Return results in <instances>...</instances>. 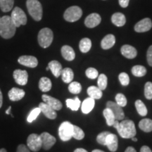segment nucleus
<instances>
[{
  "label": "nucleus",
  "instance_id": "17",
  "mask_svg": "<svg viewBox=\"0 0 152 152\" xmlns=\"http://www.w3.org/2000/svg\"><path fill=\"white\" fill-rule=\"evenodd\" d=\"M39 108L40 109L42 113L47 118L54 120L56 118L57 114L56 111H55L54 109H53L52 107H50V106L47 105V104H45V102L39 104Z\"/></svg>",
  "mask_w": 152,
  "mask_h": 152
},
{
  "label": "nucleus",
  "instance_id": "9",
  "mask_svg": "<svg viewBox=\"0 0 152 152\" xmlns=\"http://www.w3.org/2000/svg\"><path fill=\"white\" fill-rule=\"evenodd\" d=\"M42 142V147L45 150H49L56 143V140L48 132H42L39 135Z\"/></svg>",
  "mask_w": 152,
  "mask_h": 152
},
{
  "label": "nucleus",
  "instance_id": "40",
  "mask_svg": "<svg viewBox=\"0 0 152 152\" xmlns=\"http://www.w3.org/2000/svg\"><path fill=\"white\" fill-rule=\"evenodd\" d=\"M115 102L116 104H118L121 107H124L127 105V99L124 94L119 93L115 96Z\"/></svg>",
  "mask_w": 152,
  "mask_h": 152
},
{
  "label": "nucleus",
  "instance_id": "33",
  "mask_svg": "<svg viewBox=\"0 0 152 152\" xmlns=\"http://www.w3.org/2000/svg\"><path fill=\"white\" fill-rule=\"evenodd\" d=\"M132 73L136 77H143L147 73V69L143 66L137 65L132 67Z\"/></svg>",
  "mask_w": 152,
  "mask_h": 152
},
{
  "label": "nucleus",
  "instance_id": "19",
  "mask_svg": "<svg viewBox=\"0 0 152 152\" xmlns=\"http://www.w3.org/2000/svg\"><path fill=\"white\" fill-rule=\"evenodd\" d=\"M25 91L21 89L16 88V87H13L8 93L9 98L11 101L13 102H17L22 99L25 96Z\"/></svg>",
  "mask_w": 152,
  "mask_h": 152
},
{
  "label": "nucleus",
  "instance_id": "8",
  "mask_svg": "<svg viewBox=\"0 0 152 152\" xmlns=\"http://www.w3.org/2000/svg\"><path fill=\"white\" fill-rule=\"evenodd\" d=\"M28 149L33 151H38L42 148V142L39 135L37 134H31L27 139Z\"/></svg>",
  "mask_w": 152,
  "mask_h": 152
},
{
  "label": "nucleus",
  "instance_id": "14",
  "mask_svg": "<svg viewBox=\"0 0 152 152\" xmlns=\"http://www.w3.org/2000/svg\"><path fill=\"white\" fill-rule=\"evenodd\" d=\"M18 61L21 65L29 68H35L38 65L37 58L33 56H21L18 58Z\"/></svg>",
  "mask_w": 152,
  "mask_h": 152
},
{
  "label": "nucleus",
  "instance_id": "2",
  "mask_svg": "<svg viewBox=\"0 0 152 152\" xmlns=\"http://www.w3.org/2000/svg\"><path fill=\"white\" fill-rule=\"evenodd\" d=\"M120 136L124 139H130L136 135V128L134 123L130 120H124L119 123L116 129Z\"/></svg>",
  "mask_w": 152,
  "mask_h": 152
},
{
  "label": "nucleus",
  "instance_id": "27",
  "mask_svg": "<svg viewBox=\"0 0 152 152\" xmlns=\"http://www.w3.org/2000/svg\"><path fill=\"white\" fill-rule=\"evenodd\" d=\"M87 94L90 97L94 99H99L102 96V90H101L98 87L90 86L87 88Z\"/></svg>",
  "mask_w": 152,
  "mask_h": 152
},
{
  "label": "nucleus",
  "instance_id": "29",
  "mask_svg": "<svg viewBox=\"0 0 152 152\" xmlns=\"http://www.w3.org/2000/svg\"><path fill=\"white\" fill-rule=\"evenodd\" d=\"M103 115L104 118H106V124L109 125V126H112L113 124L114 121L116 120L115 119V115H114L113 111H112L109 108L106 107V109L104 110Z\"/></svg>",
  "mask_w": 152,
  "mask_h": 152
},
{
  "label": "nucleus",
  "instance_id": "22",
  "mask_svg": "<svg viewBox=\"0 0 152 152\" xmlns=\"http://www.w3.org/2000/svg\"><path fill=\"white\" fill-rule=\"evenodd\" d=\"M94 104H95V102L94 99L91 97L87 98L86 99H85L83 101V103H82V106H81L82 112L85 114L89 113L90 112L92 111L93 109H94Z\"/></svg>",
  "mask_w": 152,
  "mask_h": 152
},
{
  "label": "nucleus",
  "instance_id": "54",
  "mask_svg": "<svg viewBox=\"0 0 152 152\" xmlns=\"http://www.w3.org/2000/svg\"><path fill=\"white\" fill-rule=\"evenodd\" d=\"M131 139H132V141H134V142H137V139L136 137H133L131 138Z\"/></svg>",
  "mask_w": 152,
  "mask_h": 152
},
{
  "label": "nucleus",
  "instance_id": "6",
  "mask_svg": "<svg viewBox=\"0 0 152 152\" xmlns=\"http://www.w3.org/2000/svg\"><path fill=\"white\" fill-rule=\"evenodd\" d=\"M83 15V11L77 6H73L67 9L64 13V18L66 21L75 22L78 20Z\"/></svg>",
  "mask_w": 152,
  "mask_h": 152
},
{
  "label": "nucleus",
  "instance_id": "12",
  "mask_svg": "<svg viewBox=\"0 0 152 152\" xmlns=\"http://www.w3.org/2000/svg\"><path fill=\"white\" fill-rule=\"evenodd\" d=\"M151 20L149 18H146L137 23V24L134 26V30L137 33H145L151 30Z\"/></svg>",
  "mask_w": 152,
  "mask_h": 152
},
{
  "label": "nucleus",
  "instance_id": "42",
  "mask_svg": "<svg viewBox=\"0 0 152 152\" xmlns=\"http://www.w3.org/2000/svg\"><path fill=\"white\" fill-rule=\"evenodd\" d=\"M110 133L111 132H108V131L99 133L96 137V141H97L98 143L102 144V145L106 146V139L107 137L108 134H110Z\"/></svg>",
  "mask_w": 152,
  "mask_h": 152
},
{
  "label": "nucleus",
  "instance_id": "20",
  "mask_svg": "<svg viewBox=\"0 0 152 152\" xmlns=\"http://www.w3.org/2000/svg\"><path fill=\"white\" fill-rule=\"evenodd\" d=\"M115 43V37L113 35L109 34L103 38L101 42V47L103 49H109L113 47Z\"/></svg>",
  "mask_w": 152,
  "mask_h": 152
},
{
  "label": "nucleus",
  "instance_id": "30",
  "mask_svg": "<svg viewBox=\"0 0 152 152\" xmlns=\"http://www.w3.org/2000/svg\"><path fill=\"white\" fill-rule=\"evenodd\" d=\"M66 103L67 107L71 109L72 111H77L79 109L80 106V101L77 96H76L73 99H68L66 101Z\"/></svg>",
  "mask_w": 152,
  "mask_h": 152
},
{
  "label": "nucleus",
  "instance_id": "35",
  "mask_svg": "<svg viewBox=\"0 0 152 152\" xmlns=\"http://www.w3.org/2000/svg\"><path fill=\"white\" fill-rule=\"evenodd\" d=\"M107 77L104 74H101L98 76V80H97V85L98 87L101 90H104L107 87Z\"/></svg>",
  "mask_w": 152,
  "mask_h": 152
},
{
  "label": "nucleus",
  "instance_id": "53",
  "mask_svg": "<svg viewBox=\"0 0 152 152\" xmlns=\"http://www.w3.org/2000/svg\"><path fill=\"white\" fill-rule=\"evenodd\" d=\"M92 152H104V151H102V150H99V149H94V150H93Z\"/></svg>",
  "mask_w": 152,
  "mask_h": 152
},
{
  "label": "nucleus",
  "instance_id": "55",
  "mask_svg": "<svg viewBox=\"0 0 152 152\" xmlns=\"http://www.w3.org/2000/svg\"><path fill=\"white\" fill-rule=\"evenodd\" d=\"M0 152H7V151L5 149H0Z\"/></svg>",
  "mask_w": 152,
  "mask_h": 152
},
{
  "label": "nucleus",
  "instance_id": "31",
  "mask_svg": "<svg viewBox=\"0 0 152 152\" xmlns=\"http://www.w3.org/2000/svg\"><path fill=\"white\" fill-rule=\"evenodd\" d=\"M80 50L83 53H87L92 47V42L89 38H83L80 42Z\"/></svg>",
  "mask_w": 152,
  "mask_h": 152
},
{
  "label": "nucleus",
  "instance_id": "43",
  "mask_svg": "<svg viewBox=\"0 0 152 152\" xmlns=\"http://www.w3.org/2000/svg\"><path fill=\"white\" fill-rule=\"evenodd\" d=\"M118 78H119L120 83H121V84L123 86H127V85H128L129 83H130V77H129V76L127 73H120Z\"/></svg>",
  "mask_w": 152,
  "mask_h": 152
},
{
  "label": "nucleus",
  "instance_id": "11",
  "mask_svg": "<svg viewBox=\"0 0 152 152\" xmlns=\"http://www.w3.org/2000/svg\"><path fill=\"white\" fill-rule=\"evenodd\" d=\"M13 76L15 80V82L19 85H26L28 83V74L27 71L24 70L17 69L14 71Z\"/></svg>",
  "mask_w": 152,
  "mask_h": 152
},
{
  "label": "nucleus",
  "instance_id": "34",
  "mask_svg": "<svg viewBox=\"0 0 152 152\" xmlns=\"http://www.w3.org/2000/svg\"><path fill=\"white\" fill-rule=\"evenodd\" d=\"M135 107L138 113L141 116H145L147 114V109L144 104L142 102L141 100H137L135 102Z\"/></svg>",
  "mask_w": 152,
  "mask_h": 152
},
{
  "label": "nucleus",
  "instance_id": "13",
  "mask_svg": "<svg viewBox=\"0 0 152 152\" xmlns=\"http://www.w3.org/2000/svg\"><path fill=\"white\" fill-rule=\"evenodd\" d=\"M42 99L43 102L45 104H47L50 107H52L55 111H59V110L62 109L63 105L61 102L58 99H55L47 94H43L42 96Z\"/></svg>",
  "mask_w": 152,
  "mask_h": 152
},
{
  "label": "nucleus",
  "instance_id": "49",
  "mask_svg": "<svg viewBox=\"0 0 152 152\" xmlns=\"http://www.w3.org/2000/svg\"><path fill=\"white\" fill-rule=\"evenodd\" d=\"M118 125H119V121H118V120H115V121H114L113 124V125H112V126H113L114 128L117 129L118 127Z\"/></svg>",
  "mask_w": 152,
  "mask_h": 152
},
{
  "label": "nucleus",
  "instance_id": "24",
  "mask_svg": "<svg viewBox=\"0 0 152 152\" xmlns=\"http://www.w3.org/2000/svg\"><path fill=\"white\" fill-rule=\"evenodd\" d=\"M111 21L118 27H122L126 23V18L122 13H115L111 17Z\"/></svg>",
  "mask_w": 152,
  "mask_h": 152
},
{
  "label": "nucleus",
  "instance_id": "26",
  "mask_svg": "<svg viewBox=\"0 0 152 152\" xmlns=\"http://www.w3.org/2000/svg\"><path fill=\"white\" fill-rule=\"evenodd\" d=\"M52 82H51V80L48 78V77H42L40 80H39V88L42 92H49V91L52 89Z\"/></svg>",
  "mask_w": 152,
  "mask_h": 152
},
{
  "label": "nucleus",
  "instance_id": "3",
  "mask_svg": "<svg viewBox=\"0 0 152 152\" xmlns=\"http://www.w3.org/2000/svg\"><path fill=\"white\" fill-rule=\"evenodd\" d=\"M26 6L30 16L36 21H39L42 18V7L38 0H27Z\"/></svg>",
  "mask_w": 152,
  "mask_h": 152
},
{
  "label": "nucleus",
  "instance_id": "10",
  "mask_svg": "<svg viewBox=\"0 0 152 152\" xmlns=\"http://www.w3.org/2000/svg\"><path fill=\"white\" fill-rule=\"evenodd\" d=\"M106 107L109 108V109L113 111L114 115H115V119L118 120V121L124 119V111H123L122 107L120 106L118 104H117L116 102L115 103V102L109 101V102H108L107 103H106Z\"/></svg>",
  "mask_w": 152,
  "mask_h": 152
},
{
  "label": "nucleus",
  "instance_id": "16",
  "mask_svg": "<svg viewBox=\"0 0 152 152\" xmlns=\"http://www.w3.org/2000/svg\"><path fill=\"white\" fill-rule=\"evenodd\" d=\"M106 146L109 149V151L112 152L116 151L118 146V137L115 134H112V133L108 134L107 137L106 139Z\"/></svg>",
  "mask_w": 152,
  "mask_h": 152
},
{
  "label": "nucleus",
  "instance_id": "21",
  "mask_svg": "<svg viewBox=\"0 0 152 152\" xmlns=\"http://www.w3.org/2000/svg\"><path fill=\"white\" fill-rule=\"evenodd\" d=\"M61 54L62 56L68 61H71L74 60L75 57V53L74 52L73 49L71 47L68 45H64L61 48Z\"/></svg>",
  "mask_w": 152,
  "mask_h": 152
},
{
  "label": "nucleus",
  "instance_id": "36",
  "mask_svg": "<svg viewBox=\"0 0 152 152\" xmlns=\"http://www.w3.org/2000/svg\"><path fill=\"white\" fill-rule=\"evenodd\" d=\"M68 90L72 94H79L82 90V86L77 82H71V83H70L69 86H68Z\"/></svg>",
  "mask_w": 152,
  "mask_h": 152
},
{
  "label": "nucleus",
  "instance_id": "7",
  "mask_svg": "<svg viewBox=\"0 0 152 152\" xmlns=\"http://www.w3.org/2000/svg\"><path fill=\"white\" fill-rule=\"evenodd\" d=\"M11 20H13L16 28L20 27V26H24L27 23V16L25 12L19 7H15L11 12Z\"/></svg>",
  "mask_w": 152,
  "mask_h": 152
},
{
  "label": "nucleus",
  "instance_id": "44",
  "mask_svg": "<svg viewBox=\"0 0 152 152\" xmlns=\"http://www.w3.org/2000/svg\"><path fill=\"white\" fill-rule=\"evenodd\" d=\"M147 58L149 65L152 67V45L150 46L149 48L148 49L147 53Z\"/></svg>",
  "mask_w": 152,
  "mask_h": 152
},
{
  "label": "nucleus",
  "instance_id": "37",
  "mask_svg": "<svg viewBox=\"0 0 152 152\" xmlns=\"http://www.w3.org/2000/svg\"><path fill=\"white\" fill-rule=\"evenodd\" d=\"M73 137L77 140H81L85 137V133L83 130L80 128L77 127V125H73Z\"/></svg>",
  "mask_w": 152,
  "mask_h": 152
},
{
  "label": "nucleus",
  "instance_id": "15",
  "mask_svg": "<svg viewBox=\"0 0 152 152\" xmlns=\"http://www.w3.org/2000/svg\"><path fill=\"white\" fill-rule=\"evenodd\" d=\"M102 20L99 14L93 13L89 15L85 20V25L89 28H93L99 25Z\"/></svg>",
  "mask_w": 152,
  "mask_h": 152
},
{
  "label": "nucleus",
  "instance_id": "41",
  "mask_svg": "<svg viewBox=\"0 0 152 152\" xmlns=\"http://www.w3.org/2000/svg\"><path fill=\"white\" fill-rule=\"evenodd\" d=\"M85 74L87 77L90 79H95L99 76L98 71L94 68H87L85 71Z\"/></svg>",
  "mask_w": 152,
  "mask_h": 152
},
{
  "label": "nucleus",
  "instance_id": "56",
  "mask_svg": "<svg viewBox=\"0 0 152 152\" xmlns=\"http://www.w3.org/2000/svg\"><path fill=\"white\" fill-rule=\"evenodd\" d=\"M46 70H47V71H49V66H47V68H46Z\"/></svg>",
  "mask_w": 152,
  "mask_h": 152
},
{
  "label": "nucleus",
  "instance_id": "47",
  "mask_svg": "<svg viewBox=\"0 0 152 152\" xmlns=\"http://www.w3.org/2000/svg\"><path fill=\"white\" fill-rule=\"evenodd\" d=\"M140 152H152V151L147 146H143L140 149Z\"/></svg>",
  "mask_w": 152,
  "mask_h": 152
},
{
  "label": "nucleus",
  "instance_id": "32",
  "mask_svg": "<svg viewBox=\"0 0 152 152\" xmlns=\"http://www.w3.org/2000/svg\"><path fill=\"white\" fill-rule=\"evenodd\" d=\"M14 0H0V8L3 12H9L14 6Z\"/></svg>",
  "mask_w": 152,
  "mask_h": 152
},
{
  "label": "nucleus",
  "instance_id": "57",
  "mask_svg": "<svg viewBox=\"0 0 152 152\" xmlns=\"http://www.w3.org/2000/svg\"><path fill=\"white\" fill-rule=\"evenodd\" d=\"M0 19H1V18H0Z\"/></svg>",
  "mask_w": 152,
  "mask_h": 152
},
{
  "label": "nucleus",
  "instance_id": "52",
  "mask_svg": "<svg viewBox=\"0 0 152 152\" xmlns=\"http://www.w3.org/2000/svg\"><path fill=\"white\" fill-rule=\"evenodd\" d=\"M11 110V106H9V107L8 108V109H7V111H6V114H7V115L10 114Z\"/></svg>",
  "mask_w": 152,
  "mask_h": 152
},
{
  "label": "nucleus",
  "instance_id": "48",
  "mask_svg": "<svg viewBox=\"0 0 152 152\" xmlns=\"http://www.w3.org/2000/svg\"><path fill=\"white\" fill-rule=\"evenodd\" d=\"M125 152H137L136 150L134 149V148H133L132 147H128L125 149Z\"/></svg>",
  "mask_w": 152,
  "mask_h": 152
},
{
  "label": "nucleus",
  "instance_id": "4",
  "mask_svg": "<svg viewBox=\"0 0 152 152\" xmlns=\"http://www.w3.org/2000/svg\"><path fill=\"white\" fill-rule=\"evenodd\" d=\"M54 35L51 29L48 28H42L38 33V42L42 48H47L52 43Z\"/></svg>",
  "mask_w": 152,
  "mask_h": 152
},
{
  "label": "nucleus",
  "instance_id": "46",
  "mask_svg": "<svg viewBox=\"0 0 152 152\" xmlns=\"http://www.w3.org/2000/svg\"><path fill=\"white\" fill-rule=\"evenodd\" d=\"M118 1L119 4L121 7H123V8H126V7H128L130 0H118Z\"/></svg>",
  "mask_w": 152,
  "mask_h": 152
},
{
  "label": "nucleus",
  "instance_id": "25",
  "mask_svg": "<svg viewBox=\"0 0 152 152\" xmlns=\"http://www.w3.org/2000/svg\"><path fill=\"white\" fill-rule=\"evenodd\" d=\"M61 75L62 77V80L65 83H71L74 77V73L73 70L70 68H66L62 69Z\"/></svg>",
  "mask_w": 152,
  "mask_h": 152
},
{
  "label": "nucleus",
  "instance_id": "1",
  "mask_svg": "<svg viewBox=\"0 0 152 152\" xmlns=\"http://www.w3.org/2000/svg\"><path fill=\"white\" fill-rule=\"evenodd\" d=\"M16 28L11 16H4L0 19V35L4 39L14 37Z\"/></svg>",
  "mask_w": 152,
  "mask_h": 152
},
{
  "label": "nucleus",
  "instance_id": "23",
  "mask_svg": "<svg viewBox=\"0 0 152 152\" xmlns=\"http://www.w3.org/2000/svg\"><path fill=\"white\" fill-rule=\"evenodd\" d=\"M48 66L49 70H51L52 73H53L56 77H58L61 75L62 71V66L59 62L57 61H52L49 63Z\"/></svg>",
  "mask_w": 152,
  "mask_h": 152
},
{
  "label": "nucleus",
  "instance_id": "18",
  "mask_svg": "<svg viewBox=\"0 0 152 152\" xmlns=\"http://www.w3.org/2000/svg\"><path fill=\"white\" fill-rule=\"evenodd\" d=\"M121 54H123V56H124L127 58H130V59L135 58L137 55V49L134 47L128 45H123L121 47Z\"/></svg>",
  "mask_w": 152,
  "mask_h": 152
},
{
  "label": "nucleus",
  "instance_id": "45",
  "mask_svg": "<svg viewBox=\"0 0 152 152\" xmlns=\"http://www.w3.org/2000/svg\"><path fill=\"white\" fill-rule=\"evenodd\" d=\"M16 152H30L28 148L24 144H20L17 148Z\"/></svg>",
  "mask_w": 152,
  "mask_h": 152
},
{
  "label": "nucleus",
  "instance_id": "38",
  "mask_svg": "<svg viewBox=\"0 0 152 152\" xmlns=\"http://www.w3.org/2000/svg\"><path fill=\"white\" fill-rule=\"evenodd\" d=\"M41 113V110L39 107L33 109L31 111H30L29 115H28V118H27L28 122V123L33 122V121L37 118V116L39 115V113Z\"/></svg>",
  "mask_w": 152,
  "mask_h": 152
},
{
  "label": "nucleus",
  "instance_id": "28",
  "mask_svg": "<svg viewBox=\"0 0 152 152\" xmlns=\"http://www.w3.org/2000/svg\"><path fill=\"white\" fill-rule=\"evenodd\" d=\"M139 128L140 130L145 132H150L152 131V120L149 118H144L139 123Z\"/></svg>",
  "mask_w": 152,
  "mask_h": 152
},
{
  "label": "nucleus",
  "instance_id": "51",
  "mask_svg": "<svg viewBox=\"0 0 152 152\" xmlns=\"http://www.w3.org/2000/svg\"><path fill=\"white\" fill-rule=\"evenodd\" d=\"M74 152H88L86 150L84 149H82V148H77V149H76Z\"/></svg>",
  "mask_w": 152,
  "mask_h": 152
},
{
  "label": "nucleus",
  "instance_id": "39",
  "mask_svg": "<svg viewBox=\"0 0 152 152\" xmlns=\"http://www.w3.org/2000/svg\"><path fill=\"white\" fill-rule=\"evenodd\" d=\"M144 96L147 99H152V83L147 82L144 86Z\"/></svg>",
  "mask_w": 152,
  "mask_h": 152
},
{
  "label": "nucleus",
  "instance_id": "5",
  "mask_svg": "<svg viewBox=\"0 0 152 152\" xmlns=\"http://www.w3.org/2000/svg\"><path fill=\"white\" fill-rule=\"evenodd\" d=\"M73 125L68 121L62 123L58 128V135L62 141H69L73 137Z\"/></svg>",
  "mask_w": 152,
  "mask_h": 152
},
{
  "label": "nucleus",
  "instance_id": "50",
  "mask_svg": "<svg viewBox=\"0 0 152 152\" xmlns=\"http://www.w3.org/2000/svg\"><path fill=\"white\" fill-rule=\"evenodd\" d=\"M2 103H3V96H2V93H1V91L0 90V108L2 106Z\"/></svg>",
  "mask_w": 152,
  "mask_h": 152
}]
</instances>
